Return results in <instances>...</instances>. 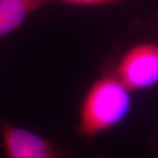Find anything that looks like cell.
I'll use <instances>...</instances> for the list:
<instances>
[{"label": "cell", "mask_w": 158, "mask_h": 158, "mask_svg": "<svg viewBox=\"0 0 158 158\" xmlns=\"http://www.w3.org/2000/svg\"><path fill=\"white\" fill-rule=\"evenodd\" d=\"M47 0H0V40L11 34Z\"/></svg>", "instance_id": "277c9868"}, {"label": "cell", "mask_w": 158, "mask_h": 158, "mask_svg": "<svg viewBox=\"0 0 158 158\" xmlns=\"http://www.w3.org/2000/svg\"><path fill=\"white\" fill-rule=\"evenodd\" d=\"M117 78L128 90H143L157 83L158 49L154 44L134 48L120 61Z\"/></svg>", "instance_id": "7a4b0ae2"}, {"label": "cell", "mask_w": 158, "mask_h": 158, "mask_svg": "<svg viewBox=\"0 0 158 158\" xmlns=\"http://www.w3.org/2000/svg\"><path fill=\"white\" fill-rule=\"evenodd\" d=\"M130 106L129 90L117 77L99 79L91 86L84 100L79 132L89 137L97 135L123 120Z\"/></svg>", "instance_id": "6da1fadb"}, {"label": "cell", "mask_w": 158, "mask_h": 158, "mask_svg": "<svg viewBox=\"0 0 158 158\" xmlns=\"http://www.w3.org/2000/svg\"><path fill=\"white\" fill-rule=\"evenodd\" d=\"M97 158H104V157H100V156H99V157H97Z\"/></svg>", "instance_id": "8992f818"}, {"label": "cell", "mask_w": 158, "mask_h": 158, "mask_svg": "<svg viewBox=\"0 0 158 158\" xmlns=\"http://www.w3.org/2000/svg\"><path fill=\"white\" fill-rule=\"evenodd\" d=\"M2 137L8 158H61L49 141L9 122L3 121Z\"/></svg>", "instance_id": "3957f363"}, {"label": "cell", "mask_w": 158, "mask_h": 158, "mask_svg": "<svg viewBox=\"0 0 158 158\" xmlns=\"http://www.w3.org/2000/svg\"><path fill=\"white\" fill-rule=\"evenodd\" d=\"M48 2L50 0H47ZM64 3H69V4H74V5H83V6H87V5H98V4H105V3H111V2H115L118 0H57Z\"/></svg>", "instance_id": "5b68a950"}]
</instances>
